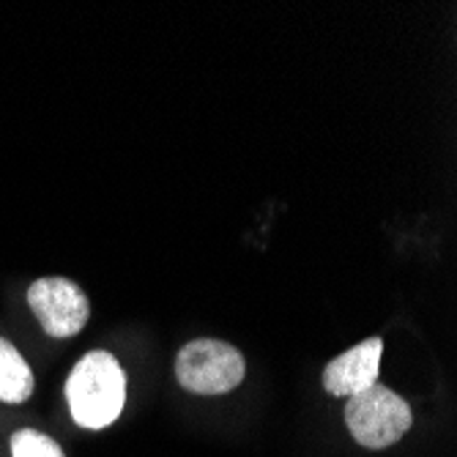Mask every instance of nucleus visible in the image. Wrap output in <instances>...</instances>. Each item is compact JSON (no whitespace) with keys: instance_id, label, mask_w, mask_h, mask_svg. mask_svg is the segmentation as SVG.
<instances>
[{"instance_id":"obj_7","label":"nucleus","mask_w":457,"mask_h":457,"mask_svg":"<svg viewBox=\"0 0 457 457\" xmlns=\"http://www.w3.org/2000/svg\"><path fill=\"white\" fill-rule=\"evenodd\" d=\"M12 457H66L61 444L47 433L22 428L12 436Z\"/></svg>"},{"instance_id":"obj_5","label":"nucleus","mask_w":457,"mask_h":457,"mask_svg":"<svg viewBox=\"0 0 457 457\" xmlns=\"http://www.w3.org/2000/svg\"><path fill=\"white\" fill-rule=\"evenodd\" d=\"M384 340L367 337L364 343L348 348L323 367V389L331 397H353L378 384Z\"/></svg>"},{"instance_id":"obj_6","label":"nucleus","mask_w":457,"mask_h":457,"mask_svg":"<svg viewBox=\"0 0 457 457\" xmlns=\"http://www.w3.org/2000/svg\"><path fill=\"white\" fill-rule=\"evenodd\" d=\"M33 395V370L25 356L0 337V403L20 405Z\"/></svg>"},{"instance_id":"obj_4","label":"nucleus","mask_w":457,"mask_h":457,"mask_svg":"<svg viewBox=\"0 0 457 457\" xmlns=\"http://www.w3.org/2000/svg\"><path fill=\"white\" fill-rule=\"evenodd\" d=\"M28 307L41 328L55 340L79 335L91 318L88 296L66 277H41L28 287Z\"/></svg>"},{"instance_id":"obj_2","label":"nucleus","mask_w":457,"mask_h":457,"mask_svg":"<svg viewBox=\"0 0 457 457\" xmlns=\"http://www.w3.org/2000/svg\"><path fill=\"white\" fill-rule=\"evenodd\" d=\"M345 425L364 449H386L397 444L413 425L411 405L392 389L376 384L345 403Z\"/></svg>"},{"instance_id":"obj_1","label":"nucleus","mask_w":457,"mask_h":457,"mask_svg":"<svg viewBox=\"0 0 457 457\" xmlns=\"http://www.w3.org/2000/svg\"><path fill=\"white\" fill-rule=\"evenodd\" d=\"M71 420L86 430H104L127 405V372L107 351L82 356L66 378Z\"/></svg>"},{"instance_id":"obj_3","label":"nucleus","mask_w":457,"mask_h":457,"mask_svg":"<svg viewBox=\"0 0 457 457\" xmlns=\"http://www.w3.org/2000/svg\"><path fill=\"white\" fill-rule=\"evenodd\" d=\"M246 376L238 348L222 340H192L176 356V378L192 395L233 392Z\"/></svg>"}]
</instances>
